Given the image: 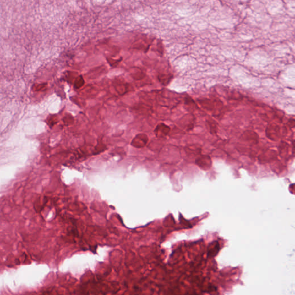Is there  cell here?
I'll return each mask as SVG.
<instances>
[{
	"label": "cell",
	"mask_w": 295,
	"mask_h": 295,
	"mask_svg": "<svg viewBox=\"0 0 295 295\" xmlns=\"http://www.w3.org/2000/svg\"><path fill=\"white\" fill-rule=\"evenodd\" d=\"M148 137L145 134H138L132 139L131 145L135 148H142L145 146L148 142Z\"/></svg>",
	"instance_id": "obj_1"
},
{
	"label": "cell",
	"mask_w": 295,
	"mask_h": 295,
	"mask_svg": "<svg viewBox=\"0 0 295 295\" xmlns=\"http://www.w3.org/2000/svg\"><path fill=\"white\" fill-rule=\"evenodd\" d=\"M170 132V128L163 123H160L157 125L154 130L155 135L159 138H163L166 137L169 134Z\"/></svg>",
	"instance_id": "obj_2"
},
{
	"label": "cell",
	"mask_w": 295,
	"mask_h": 295,
	"mask_svg": "<svg viewBox=\"0 0 295 295\" xmlns=\"http://www.w3.org/2000/svg\"><path fill=\"white\" fill-rule=\"evenodd\" d=\"M280 128L276 125H270L266 128V135L269 139L276 140L279 137Z\"/></svg>",
	"instance_id": "obj_3"
},
{
	"label": "cell",
	"mask_w": 295,
	"mask_h": 295,
	"mask_svg": "<svg viewBox=\"0 0 295 295\" xmlns=\"http://www.w3.org/2000/svg\"><path fill=\"white\" fill-rule=\"evenodd\" d=\"M242 137L245 140H249V141H253L254 143L255 142L256 144L258 142V135L256 134V133L252 131H246L244 132L242 135Z\"/></svg>",
	"instance_id": "obj_4"
},
{
	"label": "cell",
	"mask_w": 295,
	"mask_h": 295,
	"mask_svg": "<svg viewBox=\"0 0 295 295\" xmlns=\"http://www.w3.org/2000/svg\"><path fill=\"white\" fill-rule=\"evenodd\" d=\"M172 78L173 76L171 74H161L158 76V79L160 83L164 85H167L170 83Z\"/></svg>",
	"instance_id": "obj_5"
},
{
	"label": "cell",
	"mask_w": 295,
	"mask_h": 295,
	"mask_svg": "<svg viewBox=\"0 0 295 295\" xmlns=\"http://www.w3.org/2000/svg\"><path fill=\"white\" fill-rule=\"evenodd\" d=\"M206 124L207 125L208 128L210 133L212 134H216L217 132V124L216 122L213 120H208L206 121Z\"/></svg>",
	"instance_id": "obj_6"
},
{
	"label": "cell",
	"mask_w": 295,
	"mask_h": 295,
	"mask_svg": "<svg viewBox=\"0 0 295 295\" xmlns=\"http://www.w3.org/2000/svg\"><path fill=\"white\" fill-rule=\"evenodd\" d=\"M84 84H85V81L82 75H80L77 76L74 82V88L76 90L80 89L81 87H83Z\"/></svg>",
	"instance_id": "obj_7"
}]
</instances>
